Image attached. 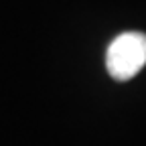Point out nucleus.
I'll list each match as a JSON object with an SVG mask.
<instances>
[{"instance_id":"nucleus-1","label":"nucleus","mask_w":146,"mask_h":146,"mask_svg":"<svg viewBox=\"0 0 146 146\" xmlns=\"http://www.w3.org/2000/svg\"><path fill=\"white\" fill-rule=\"evenodd\" d=\"M146 65V35L144 33H122L110 43L106 51L108 73L118 81H128Z\"/></svg>"}]
</instances>
